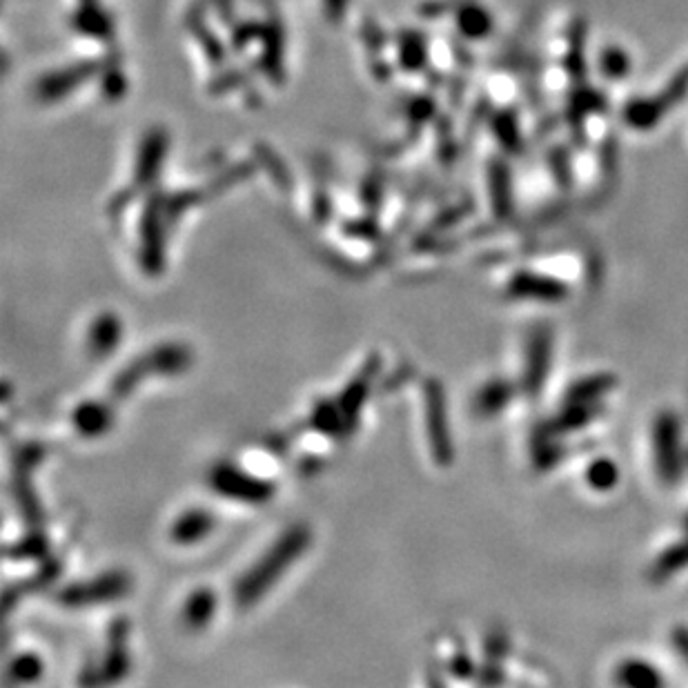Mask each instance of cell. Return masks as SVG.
<instances>
[{
	"instance_id": "cell-10",
	"label": "cell",
	"mask_w": 688,
	"mask_h": 688,
	"mask_svg": "<svg viewBox=\"0 0 688 688\" xmlns=\"http://www.w3.org/2000/svg\"><path fill=\"white\" fill-rule=\"evenodd\" d=\"M216 613V593L210 589H196L183 604V622L187 628L201 630L212 622Z\"/></svg>"
},
{
	"instance_id": "cell-18",
	"label": "cell",
	"mask_w": 688,
	"mask_h": 688,
	"mask_svg": "<svg viewBox=\"0 0 688 688\" xmlns=\"http://www.w3.org/2000/svg\"><path fill=\"white\" fill-rule=\"evenodd\" d=\"M675 646H680L682 655L688 659V633H684V630L675 633Z\"/></svg>"
},
{
	"instance_id": "cell-6",
	"label": "cell",
	"mask_w": 688,
	"mask_h": 688,
	"mask_svg": "<svg viewBox=\"0 0 688 688\" xmlns=\"http://www.w3.org/2000/svg\"><path fill=\"white\" fill-rule=\"evenodd\" d=\"M123 336V324L114 312H100L94 321H91L88 332V353L91 357L103 359L117 350Z\"/></svg>"
},
{
	"instance_id": "cell-16",
	"label": "cell",
	"mask_w": 688,
	"mask_h": 688,
	"mask_svg": "<svg viewBox=\"0 0 688 688\" xmlns=\"http://www.w3.org/2000/svg\"><path fill=\"white\" fill-rule=\"evenodd\" d=\"M548 359V344L543 336H537L535 344L531 345L528 350V368H526V383L531 390H539L542 386V379L546 374V368H543V361Z\"/></svg>"
},
{
	"instance_id": "cell-1",
	"label": "cell",
	"mask_w": 688,
	"mask_h": 688,
	"mask_svg": "<svg viewBox=\"0 0 688 688\" xmlns=\"http://www.w3.org/2000/svg\"><path fill=\"white\" fill-rule=\"evenodd\" d=\"M310 539V531H307V526H301V523L299 526H292L287 532H283L269 546L266 555L245 575H240L237 586H234V601L239 604V608H250V606L257 604L277 584L278 577L307 551Z\"/></svg>"
},
{
	"instance_id": "cell-17",
	"label": "cell",
	"mask_w": 688,
	"mask_h": 688,
	"mask_svg": "<svg viewBox=\"0 0 688 688\" xmlns=\"http://www.w3.org/2000/svg\"><path fill=\"white\" fill-rule=\"evenodd\" d=\"M617 481V468H615L613 464H610L608 459L606 461H595L593 466H590L589 470V484L593 485V488H610V485Z\"/></svg>"
},
{
	"instance_id": "cell-11",
	"label": "cell",
	"mask_w": 688,
	"mask_h": 688,
	"mask_svg": "<svg viewBox=\"0 0 688 688\" xmlns=\"http://www.w3.org/2000/svg\"><path fill=\"white\" fill-rule=\"evenodd\" d=\"M125 639H127V622L112 624V646H109L108 659L100 668V682H117L127 673V651H125Z\"/></svg>"
},
{
	"instance_id": "cell-7",
	"label": "cell",
	"mask_w": 688,
	"mask_h": 688,
	"mask_svg": "<svg viewBox=\"0 0 688 688\" xmlns=\"http://www.w3.org/2000/svg\"><path fill=\"white\" fill-rule=\"evenodd\" d=\"M214 531V517L205 508H190L172 522L170 539L176 546H192L203 542Z\"/></svg>"
},
{
	"instance_id": "cell-13",
	"label": "cell",
	"mask_w": 688,
	"mask_h": 688,
	"mask_svg": "<svg viewBox=\"0 0 688 688\" xmlns=\"http://www.w3.org/2000/svg\"><path fill=\"white\" fill-rule=\"evenodd\" d=\"M617 682L627 686H657L662 684V675L644 659H628L617 668Z\"/></svg>"
},
{
	"instance_id": "cell-2",
	"label": "cell",
	"mask_w": 688,
	"mask_h": 688,
	"mask_svg": "<svg viewBox=\"0 0 688 688\" xmlns=\"http://www.w3.org/2000/svg\"><path fill=\"white\" fill-rule=\"evenodd\" d=\"M192 363V353L187 345L181 344H163L158 348L150 350L143 357L134 359L132 363L114 377L112 392L114 399H123L132 392L143 379L154 377V374H161V377H172V374H181L183 370L190 368Z\"/></svg>"
},
{
	"instance_id": "cell-15",
	"label": "cell",
	"mask_w": 688,
	"mask_h": 688,
	"mask_svg": "<svg viewBox=\"0 0 688 688\" xmlns=\"http://www.w3.org/2000/svg\"><path fill=\"white\" fill-rule=\"evenodd\" d=\"M9 680L16 682V684H32V682L41 680L42 675V662L41 657L33 655V653H21L9 662L7 668Z\"/></svg>"
},
{
	"instance_id": "cell-9",
	"label": "cell",
	"mask_w": 688,
	"mask_h": 688,
	"mask_svg": "<svg viewBox=\"0 0 688 688\" xmlns=\"http://www.w3.org/2000/svg\"><path fill=\"white\" fill-rule=\"evenodd\" d=\"M510 295L522 297V299H539V301H557L564 295V287L560 283H552L551 278L535 277V274H514L510 281Z\"/></svg>"
},
{
	"instance_id": "cell-5",
	"label": "cell",
	"mask_w": 688,
	"mask_h": 688,
	"mask_svg": "<svg viewBox=\"0 0 688 688\" xmlns=\"http://www.w3.org/2000/svg\"><path fill=\"white\" fill-rule=\"evenodd\" d=\"M426 394V415H428V432H430V448L435 455V461L441 466H448L452 459V444L448 432V412H446L444 388L437 379L426 382L423 388Z\"/></svg>"
},
{
	"instance_id": "cell-3",
	"label": "cell",
	"mask_w": 688,
	"mask_h": 688,
	"mask_svg": "<svg viewBox=\"0 0 688 688\" xmlns=\"http://www.w3.org/2000/svg\"><path fill=\"white\" fill-rule=\"evenodd\" d=\"M212 490L221 495V497L234 499V502L243 504H263L272 499L277 485L272 481L254 477V475L245 473L234 464H219L210 473Z\"/></svg>"
},
{
	"instance_id": "cell-8",
	"label": "cell",
	"mask_w": 688,
	"mask_h": 688,
	"mask_svg": "<svg viewBox=\"0 0 688 688\" xmlns=\"http://www.w3.org/2000/svg\"><path fill=\"white\" fill-rule=\"evenodd\" d=\"M71 423L83 437H100L112 428V408L100 401H83L71 412Z\"/></svg>"
},
{
	"instance_id": "cell-14",
	"label": "cell",
	"mask_w": 688,
	"mask_h": 688,
	"mask_svg": "<svg viewBox=\"0 0 688 688\" xmlns=\"http://www.w3.org/2000/svg\"><path fill=\"white\" fill-rule=\"evenodd\" d=\"M508 399H510L508 383L490 382L485 383V386L477 392V397H475V408L479 410V415L493 417L506 408Z\"/></svg>"
},
{
	"instance_id": "cell-12",
	"label": "cell",
	"mask_w": 688,
	"mask_h": 688,
	"mask_svg": "<svg viewBox=\"0 0 688 688\" xmlns=\"http://www.w3.org/2000/svg\"><path fill=\"white\" fill-rule=\"evenodd\" d=\"M310 426L328 437H344L350 432L348 423L344 419V412H341L336 401H316V406L312 408Z\"/></svg>"
},
{
	"instance_id": "cell-4",
	"label": "cell",
	"mask_w": 688,
	"mask_h": 688,
	"mask_svg": "<svg viewBox=\"0 0 688 688\" xmlns=\"http://www.w3.org/2000/svg\"><path fill=\"white\" fill-rule=\"evenodd\" d=\"M129 577L120 570L105 572V575L96 577L91 581H83V584H71L67 589H62L56 595V601L62 606H71V608H83V606H96V604H108L123 598L129 590Z\"/></svg>"
}]
</instances>
